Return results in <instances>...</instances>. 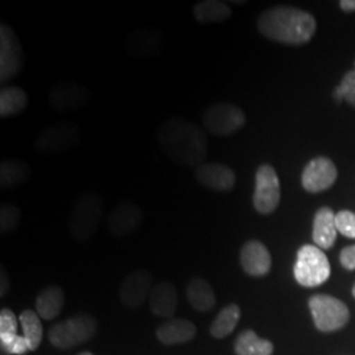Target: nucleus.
Here are the masks:
<instances>
[{
  "mask_svg": "<svg viewBox=\"0 0 355 355\" xmlns=\"http://www.w3.org/2000/svg\"><path fill=\"white\" fill-rule=\"evenodd\" d=\"M240 318H241V309L239 305L232 303L224 306L209 327L211 336L217 340L228 337L229 334L236 329Z\"/></svg>",
  "mask_w": 355,
  "mask_h": 355,
  "instance_id": "obj_26",
  "label": "nucleus"
},
{
  "mask_svg": "<svg viewBox=\"0 0 355 355\" xmlns=\"http://www.w3.org/2000/svg\"><path fill=\"white\" fill-rule=\"evenodd\" d=\"M336 214L328 208H320L313 218V241L320 249H330L337 240Z\"/></svg>",
  "mask_w": 355,
  "mask_h": 355,
  "instance_id": "obj_20",
  "label": "nucleus"
},
{
  "mask_svg": "<svg viewBox=\"0 0 355 355\" xmlns=\"http://www.w3.org/2000/svg\"><path fill=\"white\" fill-rule=\"evenodd\" d=\"M340 87L343 89V101L355 107V70L346 73Z\"/></svg>",
  "mask_w": 355,
  "mask_h": 355,
  "instance_id": "obj_33",
  "label": "nucleus"
},
{
  "mask_svg": "<svg viewBox=\"0 0 355 355\" xmlns=\"http://www.w3.org/2000/svg\"><path fill=\"white\" fill-rule=\"evenodd\" d=\"M237 355H272L274 345L268 340L257 336L253 330H243L234 343Z\"/></svg>",
  "mask_w": 355,
  "mask_h": 355,
  "instance_id": "obj_25",
  "label": "nucleus"
},
{
  "mask_svg": "<svg viewBox=\"0 0 355 355\" xmlns=\"http://www.w3.org/2000/svg\"><path fill=\"white\" fill-rule=\"evenodd\" d=\"M280 203V180L275 168L268 164L259 166L255 173L253 204L261 215L272 214Z\"/></svg>",
  "mask_w": 355,
  "mask_h": 355,
  "instance_id": "obj_11",
  "label": "nucleus"
},
{
  "mask_svg": "<svg viewBox=\"0 0 355 355\" xmlns=\"http://www.w3.org/2000/svg\"><path fill=\"white\" fill-rule=\"evenodd\" d=\"M246 123V116L240 107L232 103H216L203 114V125L207 132L216 136H230Z\"/></svg>",
  "mask_w": 355,
  "mask_h": 355,
  "instance_id": "obj_9",
  "label": "nucleus"
},
{
  "mask_svg": "<svg viewBox=\"0 0 355 355\" xmlns=\"http://www.w3.org/2000/svg\"><path fill=\"white\" fill-rule=\"evenodd\" d=\"M196 325L186 318H173L164 321L155 329L158 341L164 345H180L190 343L196 336Z\"/></svg>",
  "mask_w": 355,
  "mask_h": 355,
  "instance_id": "obj_19",
  "label": "nucleus"
},
{
  "mask_svg": "<svg viewBox=\"0 0 355 355\" xmlns=\"http://www.w3.org/2000/svg\"><path fill=\"white\" fill-rule=\"evenodd\" d=\"M337 167L327 157H318L309 161L302 174V184L305 191L318 193L330 189L337 180Z\"/></svg>",
  "mask_w": 355,
  "mask_h": 355,
  "instance_id": "obj_15",
  "label": "nucleus"
},
{
  "mask_svg": "<svg viewBox=\"0 0 355 355\" xmlns=\"http://www.w3.org/2000/svg\"><path fill=\"white\" fill-rule=\"evenodd\" d=\"M165 35L155 28L142 26L128 35L125 49L136 60H150L165 51Z\"/></svg>",
  "mask_w": 355,
  "mask_h": 355,
  "instance_id": "obj_12",
  "label": "nucleus"
},
{
  "mask_svg": "<svg viewBox=\"0 0 355 355\" xmlns=\"http://www.w3.org/2000/svg\"><path fill=\"white\" fill-rule=\"evenodd\" d=\"M309 309L315 325L320 331H336L343 329L349 322L350 312L347 305L329 295H313L309 302Z\"/></svg>",
  "mask_w": 355,
  "mask_h": 355,
  "instance_id": "obj_7",
  "label": "nucleus"
},
{
  "mask_svg": "<svg viewBox=\"0 0 355 355\" xmlns=\"http://www.w3.org/2000/svg\"><path fill=\"white\" fill-rule=\"evenodd\" d=\"M340 7L345 12H353L355 11V0H343L340 1Z\"/></svg>",
  "mask_w": 355,
  "mask_h": 355,
  "instance_id": "obj_36",
  "label": "nucleus"
},
{
  "mask_svg": "<svg viewBox=\"0 0 355 355\" xmlns=\"http://www.w3.org/2000/svg\"><path fill=\"white\" fill-rule=\"evenodd\" d=\"M1 349L6 354L8 355H23L26 354L29 350V346L26 343L24 336H13L11 338L1 340Z\"/></svg>",
  "mask_w": 355,
  "mask_h": 355,
  "instance_id": "obj_32",
  "label": "nucleus"
},
{
  "mask_svg": "<svg viewBox=\"0 0 355 355\" xmlns=\"http://www.w3.org/2000/svg\"><path fill=\"white\" fill-rule=\"evenodd\" d=\"M186 295H187V300L191 306L200 313L209 312L215 308V291H214L212 286L209 284V282L204 278H200V277L192 278L187 283Z\"/></svg>",
  "mask_w": 355,
  "mask_h": 355,
  "instance_id": "obj_21",
  "label": "nucleus"
},
{
  "mask_svg": "<svg viewBox=\"0 0 355 355\" xmlns=\"http://www.w3.org/2000/svg\"><path fill=\"white\" fill-rule=\"evenodd\" d=\"M157 140L166 157L177 165L196 168L207 159V133L187 119L165 120L157 130Z\"/></svg>",
  "mask_w": 355,
  "mask_h": 355,
  "instance_id": "obj_1",
  "label": "nucleus"
},
{
  "mask_svg": "<svg viewBox=\"0 0 355 355\" xmlns=\"http://www.w3.org/2000/svg\"><path fill=\"white\" fill-rule=\"evenodd\" d=\"M92 98L91 89L76 80H60L48 92V103L60 114H71L82 110Z\"/></svg>",
  "mask_w": 355,
  "mask_h": 355,
  "instance_id": "obj_10",
  "label": "nucleus"
},
{
  "mask_svg": "<svg viewBox=\"0 0 355 355\" xmlns=\"http://www.w3.org/2000/svg\"><path fill=\"white\" fill-rule=\"evenodd\" d=\"M354 66H355V64H354ZM354 70H355V69H354Z\"/></svg>",
  "mask_w": 355,
  "mask_h": 355,
  "instance_id": "obj_40",
  "label": "nucleus"
},
{
  "mask_svg": "<svg viewBox=\"0 0 355 355\" xmlns=\"http://www.w3.org/2000/svg\"><path fill=\"white\" fill-rule=\"evenodd\" d=\"M148 303L149 309L154 316L166 320L174 318L178 305V292L175 286L167 280H162L154 284Z\"/></svg>",
  "mask_w": 355,
  "mask_h": 355,
  "instance_id": "obj_18",
  "label": "nucleus"
},
{
  "mask_svg": "<svg viewBox=\"0 0 355 355\" xmlns=\"http://www.w3.org/2000/svg\"><path fill=\"white\" fill-rule=\"evenodd\" d=\"M353 296H354V297H355V284H354V287H353Z\"/></svg>",
  "mask_w": 355,
  "mask_h": 355,
  "instance_id": "obj_39",
  "label": "nucleus"
},
{
  "mask_svg": "<svg viewBox=\"0 0 355 355\" xmlns=\"http://www.w3.org/2000/svg\"><path fill=\"white\" fill-rule=\"evenodd\" d=\"M32 177V168L21 159H4L0 164V187L11 190L26 183Z\"/></svg>",
  "mask_w": 355,
  "mask_h": 355,
  "instance_id": "obj_22",
  "label": "nucleus"
},
{
  "mask_svg": "<svg viewBox=\"0 0 355 355\" xmlns=\"http://www.w3.org/2000/svg\"><path fill=\"white\" fill-rule=\"evenodd\" d=\"M17 336V318L10 308L0 311V341Z\"/></svg>",
  "mask_w": 355,
  "mask_h": 355,
  "instance_id": "obj_30",
  "label": "nucleus"
},
{
  "mask_svg": "<svg viewBox=\"0 0 355 355\" xmlns=\"http://www.w3.org/2000/svg\"><path fill=\"white\" fill-rule=\"evenodd\" d=\"M26 64L24 51L16 32L6 23L0 26V83L6 85L19 76Z\"/></svg>",
  "mask_w": 355,
  "mask_h": 355,
  "instance_id": "obj_8",
  "label": "nucleus"
},
{
  "mask_svg": "<svg viewBox=\"0 0 355 355\" xmlns=\"http://www.w3.org/2000/svg\"><path fill=\"white\" fill-rule=\"evenodd\" d=\"M257 28L262 36L286 45H304L316 32V19L291 6H277L261 13Z\"/></svg>",
  "mask_w": 355,
  "mask_h": 355,
  "instance_id": "obj_2",
  "label": "nucleus"
},
{
  "mask_svg": "<svg viewBox=\"0 0 355 355\" xmlns=\"http://www.w3.org/2000/svg\"><path fill=\"white\" fill-rule=\"evenodd\" d=\"M192 12L195 20L200 24L225 21L232 16L230 6L220 0H202L193 6Z\"/></svg>",
  "mask_w": 355,
  "mask_h": 355,
  "instance_id": "obj_24",
  "label": "nucleus"
},
{
  "mask_svg": "<svg viewBox=\"0 0 355 355\" xmlns=\"http://www.w3.org/2000/svg\"><path fill=\"white\" fill-rule=\"evenodd\" d=\"M82 137V129L76 123H58L38 133L35 140V149L42 155L64 154L80 145Z\"/></svg>",
  "mask_w": 355,
  "mask_h": 355,
  "instance_id": "obj_6",
  "label": "nucleus"
},
{
  "mask_svg": "<svg viewBox=\"0 0 355 355\" xmlns=\"http://www.w3.org/2000/svg\"><path fill=\"white\" fill-rule=\"evenodd\" d=\"M11 288V280L8 277V272L6 271V268L1 266L0 270V297H4L8 295Z\"/></svg>",
  "mask_w": 355,
  "mask_h": 355,
  "instance_id": "obj_35",
  "label": "nucleus"
},
{
  "mask_svg": "<svg viewBox=\"0 0 355 355\" xmlns=\"http://www.w3.org/2000/svg\"><path fill=\"white\" fill-rule=\"evenodd\" d=\"M240 263L243 271L250 277H265L271 270V254L261 241L246 242L240 252Z\"/></svg>",
  "mask_w": 355,
  "mask_h": 355,
  "instance_id": "obj_17",
  "label": "nucleus"
},
{
  "mask_svg": "<svg viewBox=\"0 0 355 355\" xmlns=\"http://www.w3.org/2000/svg\"><path fill=\"white\" fill-rule=\"evenodd\" d=\"M334 99L337 101V102H340V101H343V89H341V87L338 86L337 89H334Z\"/></svg>",
  "mask_w": 355,
  "mask_h": 355,
  "instance_id": "obj_37",
  "label": "nucleus"
},
{
  "mask_svg": "<svg viewBox=\"0 0 355 355\" xmlns=\"http://www.w3.org/2000/svg\"><path fill=\"white\" fill-rule=\"evenodd\" d=\"M21 221V212L17 205L4 203L0 207V233L8 234L16 230Z\"/></svg>",
  "mask_w": 355,
  "mask_h": 355,
  "instance_id": "obj_29",
  "label": "nucleus"
},
{
  "mask_svg": "<svg viewBox=\"0 0 355 355\" xmlns=\"http://www.w3.org/2000/svg\"><path fill=\"white\" fill-rule=\"evenodd\" d=\"M153 287V275L148 270H135L123 280L119 290V299L128 309H136L149 300Z\"/></svg>",
  "mask_w": 355,
  "mask_h": 355,
  "instance_id": "obj_14",
  "label": "nucleus"
},
{
  "mask_svg": "<svg viewBox=\"0 0 355 355\" xmlns=\"http://www.w3.org/2000/svg\"><path fill=\"white\" fill-rule=\"evenodd\" d=\"M144 217V211L139 204L123 200L107 217V228L116 239H125L140 228Z\"/></svg>",
  "mask_w": 355,
  "mask_h": 355,
  "instance_id": "obj_13",
  "label": "nucleus"
},
{
  "mask_svg": "<svg viewBox=\"0 0 355 355\" xmlns=\"http://www.w3.org/2000/svg\"><path fill=\"white\" fill-rule=\"evenodd\" d=\"M293 277L300 286L306 288H315L324 284L330 277L328 257L315 245L302 246L297 250Z\"/></svg>",
  "mask_w": 355,
  "mask_h": 355,
  "instance_id": "obj_5",
  "label": "nucleus"
},
{
  "mask_svg": "<svg viewBox=\"0 0 355 355\" xmlns=\"http://www.w3.org/2000/svg\"><path fill=\"white\" fill-rule=\"evenodd\" d=\"M96 333L98 320L89 313L80 312L54 324L48 331V337L54 347L69 350L92 340Z\"/></svg>",
  "mask_w": 355,
  "mask_h": 355,
  "instance_id": "obj_4",
  "label": "nucleus"
},
{
  "mask_svg": "<svg viewBox=\"0 0 355 355\" xmlns=\"http://www.w3.org/2000/svg\"><path fill=\"white\" fill-rule=\"evenodd\" d=\"M195 179L209 190L225 192L236 184V173L227 165L218 162H204L195 168Z\"/></svg>",
  "mask_w": 355,
  "mask_h": 355,
  "instance_id": "obj_16",
  "label": "nucleus"
},
{
  "mask_svg": "<svg viewBox=\"0 0 355 355\" xmlns=\"http://www.w3.org/2000/svg\"><path fill=\"white\" fill-rule=\"evenodd\" d=\"M340 261L346 270H355V245L343 249L340 254Z\"/></svg>",
  "mask_w": 355,
  "mask_h": 355,
  "instance_id": "obj_34",
  "label": "nucleus"
},
{
  "mask_svg": "<svg viewBox=\"0 0 355 355\" xmlns=\"http://www.w3.org/2000/svg\"><path fill=\"white\" fill-rule=\"evenodd\" d=\"M78 355H94L92 353H89V352H83V353H80V354Z\"/></svg>",
  "mask_w": 355,
  "mask_h": 355,
  "instance_id": "obj_38",
  "label": "nucleus"
},
{
  "mask_svg": "<svg viewBox=\"0 0 355 355\" xmlns=\"http://www.w3.org/2000/svg\"><path fill=\"white\" fill-rule=\"evenodd\" d=\"M337 230L347 239H355V214L352 211H340L336 215Z\"/></svg>",
  "mask_w": 355,
  "mask_h": 355,
  "instance_id": "obj_31",
  "label": "nucleus"
},
{
  "mask_svg": "<svg viewBox=\"0 0 355 355\" xmlns=\"http://www.w3.org/2000/svg\"><path fill=\"white\" fill-rule=\"evenodd\" d=\"M102 193L89 191L76 198L69 214V233L78 242H87L94 237L104 214Z\"/></svg>",
  "mask_w": 355,
  "mask_h": 355,
  "instance_id": "obj_3",
  "label": "nucleus"
},
{
  "mask_svg": "<svg viewBox=\"0 0 355 355\" xmlns=\"http://www.w3.org/2000/svg\"><path fill=\"white\" fill-rule=\"evenodd\" d=\"M29 104L26 91L16 86H8L0 91V116L11 117L24 112Z\"/></svg>",
  "mask_w": 355,
  "mask_h": 355,
  "instance_id": "obj_27",
  "label": "nucleus"
},
{
  "mask_svg": "<svg viewBox=\"0 0 355 355\" xmlns=\"http://www.w3.org/2000/svg\"><path fill=\"white\" fill-rule=\"evenodd\" d=\"M64 291L60 286H49L38 295L36 299V311L38 316L46 321L57 318L64 308Z\"/></svg>",
  "mask_w": 355,
  "mask_h": 355,
  "instance_id": "obj_23",
  "label": "nucleus"
},
{
  "mask_svg": "<svg viewBox=\"0 0 355 355\" xmlns=\"http://www.w3.org/2000/svg\"><path fill=\"white\" fill-rule=\"evenodd\" d=\"M37 312L32 311V309H26L21 312L20 315V322H21V328H23V336L28 343L29 350L35 352L40 347V345L42 343V337H44V328H42V322L40 320Z\"/></svg>",
  "mask_w": 355,
  "mask_h": 355,
  "instance_id": "obj_28",
  "label": "nucleus"
}]
</instances>
